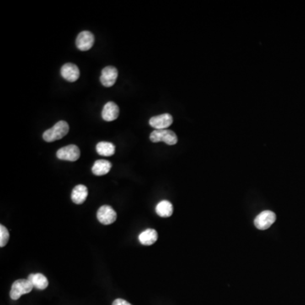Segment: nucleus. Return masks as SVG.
Here are the masks:
<instances>
[{"label": "nucleus", "mask_w": 305, "mask_h": 305, "mask_svg": "<svg viewBox=\"0 0 305 305\" xmlns=\"http://www.w3.org/2000/svg\"><path fill=\"white\" fill-rule=\"evenodd\" d=\"M118 77L117 69L114 66H106L102 70L100 82L103 86L110 87L115 83Z\"/></svg>", "instance_id": "6e6552de"}, {"label": "nucleus", "mask_w": 305, "mask_h": 305, "mask_svg": "<svg viewBox=\"0 0 305 305\" xmlns=\"http://www.w3.org/2000/svg\"><path fill=\"white\" fill-rule=\"evenodd\" d=\"M276 220L275 213L270 210H265L260 213L254 220V225L259 230H266L270 228Z\"/></svg>", "instance_id": "20e7f679"}, {"label": "nucleus", "mask_w": 305, "mask_h": 305, "mask_svg": "<svg viewBox=\"0 0 305 305\" xmlns=\"http://www.w3.org/2000/svg\"><path fill=\"white\" fill-rule=\"evenodd\" d=\"M10 239V232L3 225L0 226V247L4 248Z\"/></svg>", "instance_id": "a211bd4d"}, {"label": "nucleus", "mask_w": 305, "mask_h": 305, "mask_svg": "<svg viewBox=\"0 0 305 305\" xmlns=\"http://www.w3.org/2000/svg\"><path fill=\"white\" fill-rule=\"evenodd\" d=\"M156 211L157 215H160L161 217H164V218L170 217L173 214V205L171 202L163 200V201L160 202L157 205Z\"/></svg>", "instance_id": "dca6fc26"}, {"label": "nucleus", "mask_w": 305, "mask_h": 305, "mask_svg": "<svg viewBox=\"0 0 305 305\" xmlns=\"http://www.w3.org/2000/svg\"><path fill=\"white\" fill-rule=\"evenodd\" d=\"M88 191L86 186L77 185L74 188L71 193V199L76 205H82L87 198Z\"/></svg>", "instance_id": "f8f14e48"}, {"label": "nucleus", "mask_w": 305, "mask_h": 305, "mask_svg": "<svg viewBox=\"0 0 305 305\" xmlns=\"http://www.w3.org/2000/svg\"><path fill=\"white\" fill-rule=\"evenodd\" d=\"M138 239L142 245H152L158 239V233L154 229H147L139 235Z\"/></svg>", "instance_id": "4468645a"}, {"label": "nucleus", "mask_w": 305, "mask_h": 305, "mask_svg": "<svg viewBox=\"0 0 305 305\" xmlns=\"http://www.w3.org/2000/svg\"><path fill=\"white\" fill-rule=\"evenodd\" d=\"M150 140L152 142H166L168 145L177 144V135L174 131L167 129L164 130H155L152 133L150 134Z\"/></svg>", "instance_id": "7ed1b4c3"}, {"label": "nucleus", "mask_w": 305, "mask_h": 305, "mask_svg": "<svg viewBox=\"0 0 305 305\" xmlns=\"http://www.w3.org/2000/svg\"><path fill=\"white\" fill-rule=\"evenodd\" d=\"M80 156L81 152L79 147L74 144L61 147L56 152L57 158L61 161H76L80 158Z\"/></svg>", "instance_id": "39448f33"}, {"label": "nucleus", "mask_w": 305, "mask_h": 305, "mask_svg": "<svg viewBox=\"0 0 305 305\" xmlns=\"http://www.w3.org/2000/svg\"><path fill=\"white\" fill-rule=\"evenodd\" d=\"M28 280L32 282L33 287L39 289V290H44L49 286V281L45 275L40 273L38 274H31L28 278Z\"/></svg>", "instance_id": "2eb2a0df"}, {"label": "nucleus", "mask_w": 305, "mask_h": 305, "mask_svg": "<svg viewBox=\"0 0 305 305\" xmlns=\"http://www.w3.org/2000/svg\"><path fill=\"white\" fill-rule=\"evenodd\" d=\"M173 123V117L171 114H162L161 115L154 116L149 120L150 126L156 130H164L169 127Z\"/></svg>", "instance_id": "1a4fd4ad"}, {"label": "nucleus", "mask_w": 305, "mask_h": 305, "mask_svg": "<svg viewBox=\"0 0 305 305\" xmlns=\"http://www.w3.org/2000/svg\"><path fill=\"white\" fill-rule=\"evenodd\" d=\"M60 74L64 79L70 82H76L78 80L80 76L79 68L72 63L65 64L61 67Z\"/></svg>", "instance_id": "9d476101"}, {"label": "nucleus", "mask_w": 305, "mask_h": 305, "mask_svg": "<svg viewBox=\"0 0 305 305\" xmlns=\"http://www.w3.org/2000/svg\"><path fill=\"white\" fill-rule=\"evenodd\" d=\"M97 218L100 223L104 224V225H110L115 221L117 218V215H116V212L113 210V208L110 207L109 205H104L98 209Z\"/></svg>", "instance_id": "423d86ee"}, {"label": "nucleus", "mask_w": 305, "mask_h": 305, "mask_svg": "<svg viewBox=\"0 0 305 305\" xmlns=\"http://www.w3.org/2000/svg\"><path fill=\"white\" fill-rule=\"evenodd\" d=\"M94 44V36L88 31H83L77 36L76 40V47L81 51H87L92 49Z\"/></svg>", "instance_id": "0eeeda50"}, {"label": "nucleus", "mask_w": 305, "mask_h": 305, "mask_svg": "<svg viewBox=\"0 0 305 305\" xmlns=\"http://www.w3.org/2000/svg\"><path fill=\"white\" fill-rule=\"evenodd\" d=\"M33 285L28 279H21L15 281L11 287V297L13 300H18L22 295L29 293L33 291Z\"/></svg>", "instance_id": "f03ea898"}, {"label": "nucleus", "mask_w": 305, "mask_h": 305, "mask_svg": "<svg viewBox=\"0 0 305 305\" xmlns=\"http://www.w3.org/2000/svg\"><path fill=\"white\" fill-rule=\"evenodd\" d=\"M69 132L68 123L65 120H60L56 123L52 128L44 131L43 134L44 141L48 142H55L57 140L63 138Z\"/></svg>", "instance_id": "f257e3e1"}, {"label": "nucleus", "mask_w": 305, "mask_h": 305, "mask_svg": "<svg viewBox=\"0 0 305 305\" xmlns=\"http://www.w3.org/2000/svg\"><path fill=\"white\" fill-rule=\"evenodd\" d=\"M112 164L109 161H105V160H98L95 161V163L93 164L92 172L95 176H104L108 174L109 171L111 170Z\"/></svg>", "instance_id": "ddd939ff"}, {"label": "nucleus", "mask_w": 305, "mask_h": 305, "mask_svg": "<svg viewBox=\"0 0 305 305\" xmlns=\"http://www.w3.org/2000/svg\"><path fill=\"white\" fill-rule=\"evenodd\" d=\"M120 114V109L114 102H108L102 110V118L105 121H113L116 120Z\"/></svg>", "instance_id": "9b49d317"}, {"label": "nucleus", "mask_w": 305, "mask_h": 305, "mask_svg": "<svg viewBox=\"0 0 305 305\" xmlns=\"http://www.w3.org/2000/svg\"><path fill=\"white\" fill-rule=\"evenodd\" d=\"M112 305H132L130 302L125 301V300L121 299V298H117V299L114 300Z\"/></svg>", "instance_id": "6ab92c4d"}, {"label": "nucleus", "mask_w": 305, "mask_h": 305, "mask_svg": "<svg viewBox=\"0 0 305 305\" xmlns=\"http://www.w3.org/2000/svg\"><path fill=\"white\" fill-rule=\"evenodd\" d=\"M96 150H97L98 155L105 156V157H109V156H114V152H115V147L111 142H98L96 146Z\"/></svg>", "instance_id": "f3484780"}]
</instances>
